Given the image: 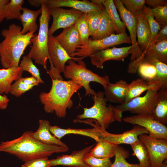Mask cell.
Instances as JSON below:
<instances>
[{
    "label": "cell",
    "instance_id": "cell-1",
    "mask_svg": "<svg viewBox=\"0 0 167 167\" xmlns=\"http://www.w3.org/2000/svg\"><path fill=\"white\" fill-rule=\"evenodd\" d=\"M32 131L24 132L20 137L11 141L2 142L0 152L14 155L23 161L48 157L55 153L67 152L69 147L45 144L32 136Z\"/></svg>",
    "mask_w": 167,
    "mask_h": 167
},
{
    "label": "cell",
    "instance_id": "cell-2",
    "mask_svg": "<svg viewBox=\"0 0 167 167\" xmlns=\"http://www.w3.org/2000/svg\"><path fill=\"white\" fill-rule=\"evenodd\" d=\"M52 80L50 91L48 92H41L39 99L46 113H55L59 118H64L66 115L67 109L73 106L72 96L82 87L71 80Z\"/></svg>",
    "mask_w": 167,
    "mask_h": 167
},
{
    "label": "cell",
    "instance_id": "cell-3",
    "mask_svg": "<svg viewBox=\"0 0 167 167\" xmlns=\"http://www.w3.org/2000/svg\"><path fill=\"white\" fill-rule=\"evenodd\" d=\"M21 29L20 26L12 24L8 28L1 31L4 39L0 43V60L3 68L18 67L24 50L31 44L34 32H28L22 34Z\"/></svg>",
    "mask_w": 167,
    "mask_h": 167
},
{
    "label": "cell",
    "instance_id": "cell-4",
    "mask_svg": "<svg viewBox=\"0 0 167 167\" xmlns=\"http://www.w3.org/2000/svg\"><path fill=\"white\" fill-rule=\"evenodd\" d=\"M41 7L42 11L39 18V31L38 34H35L31 39L32 45L30 46V49L27 56L34 60L36 63L42 66L47 71L49 58L48 49L49 24L51 15L45 0H43Z\"/></svg>",
    "mask_w": 167,
    "mask_h": 167
},
{
    "label": "cell",
    "instance_id": "cell-5",
    "mask_svg": "<svg viewBox=\"0 0 167 167\" xmlns=\"http://www.w3.org/2000/svg\"><path fill=\"white\" fill-rule=\"evenodd\" d=\"M67 62V64L65 66L63 72L64 76L83 87L85 91V96L97 94V92L91 88L90 85L91 82L98 83L102 85L104 88L110 83L108 75L101 76L88 69L85 63L82 60L78 61L77 63L72 59Z\"/></svg>",
    "mask_w": 167,
    "mask_h": 167
},
{
    "label": "cell",
    "instance_id": "cell-6",
    "mask_svg": "<svg viewBox=\"0 0 167 167\" xmlns=\"http://www.w3.org/2000/svg\"><path fill=\"white\" fill-rule=\"evenodd\" d=\"M159 90L149 89L143 96L137 97L127 103L114 106L115 120L121 122L122 113L125 111L135 114H152L159 100Z\"/></svg>",
    "mask_w": 167,
    "mask_h": 167
},
{
    "label": "cell",
    "instance_id": "cell-7",
    "mask_svg": "<svg viewBox=\"0 0 167 167\" xmlns=\"http://www.w3.org/2000/svg\"><path fill=\"white\" fill-rule=\"evenodd\" d=\"M92 98L94 102L93 105L89 108H84L83 113L77 115V118L93 119L106 130L115 121L114 106L107 105V101L103 91H98L96 95L92 96Z\"/></svg>",
    "mask_w": 167,
    "mask_h": 167
},
{
    "label": "cell",
    "instance_id": "cell-8",
    "mask_svg": "<svg viewBox=\"0 0 167 167\" xmlns=\"http://www.w3.org/2000/svg\"><path fill=\"white\" fill-rule=\"evenodd\" d=\"M113 1L119 11L121 19L130 33L131 48L130 53L131 55L130 58L131 62L129 65L132 69L136 70L143 58V52L138 45L136 38L137 19L135 16L126 10L120 0H114Z\"/></svg>",
    "mask_w": 167,
    "mask_h": 167
},
{
    "label": "cell",
    "instance_id": "cell-9",
    "mask_svg": "<svg viewBox=\"0 0 167 167\" xmlns=\"http://www.w3.org/2000/svg\"><path fill=\"white\" fill-rule=\"evenodd\" d=\"M123 43L131 44L130 36L126 32L112 34L100 40L89 38L86 43L79 46L75 52L71 56L85 58L99 51Z\"/></svg>",
    "mask_w": 167,
    "mask_h": 167
},
{
    "label": "cell",
    "instance_id": "cell-10",
    "mask_svg": "<svg viewBox=\"0 0 167 167\" xmlns=\"http://www.w3.org/2000/svg\"><path fill=\"white\" fill-rule=\"evenodd\" d=\"M79 120L78 122L87 124L95 128L100 132L102 140L108 141L115 145L125 144L131 145L137 141L139 136L142 134H149L148 131L144 127L138 125H134L131 130L120 134H114L109 133L101 127L96 121L93 119Z\"/></svg>",
    "mask_w": 167,
    "mask_h": 167
},
{
    "label": "cell",
    "instance_id": "cell-11",
    "mask_svg": "<svg viewBox=\"0 0 167 167\" xmlns=\"http://www.w3.org/2000/svg\"><path fill=\"white\" fill-rule=\"evenodd\" d=\"M147 151L151 167H159L167 158V139H154L146 134L138 137Z\"/></svg>",
    "mask_w": 167,
    "mask_h": 167
},
{
    "label": "cell",
    "instance_id": "cell-12",
    "mask_svg": "<svg viewBox=\"0 0 167 167\" xmlns=\"http://www.w3.org/2000/svg\"><path fill=\"white\" fill-rule=\"evenodd\" d=\"M122 120L124 122L138 125L146 129L148 135L154 139H167V127L155 120L151 114H135L125 117Z\"/></svg>",
    "mask_w": 167,
    "mask_h": 167
},
{
    "label": "cell",
    "instance_id": "cell-13",
    "mask_svg": "<svg viewBox=\"0 0 167 167\" xmlns=\"http://www.w3.org/2000/svg\"><path fill=\"white\" fill-rule=\"evenodd\" d=\"M53 22L49 29V36L53 35L57 30L65 28L74 25L77 19L84 12L71 8L65 9L61 7L49 8Z\"/></svg>",
    "mask_w": 167,
    "mask_h": 167
},
{
    "label": "cell",
    "instance_id": "cell-14",
    "mask_svg": "<svg viewBox=\"0 0 167 167\" xmlns=\"http://www.w3.org/2000/svg\"><path fill=\"white\" fill-rule=\"evenodd\" d=\"M48 49L49 62L60 73L64 72L65 64L69 60L72 59L76 62L85 58L70 56L53 35L49 36Z\"/></svg>",
    "mask_w": 167,
    "mask_h": 167
},
{
    "label": "cell",
    "instance_id": "cell-15",
    "mask_svg": "<svg viewBox=\"0 0 167 167\" xmlns=\"http://www.w3.org/2000/svg\"><path fill=\"white\" fill-rule=\"evenodd\" d=\"M131 46L117 48L113 47L98 51L90 55L92 64L96 68L102 69L105 62L114 60L123 61L130 54Z\"/></svg>",
    "mask_w": 167,
    "mask_h": 167
},
{
    "label": "cell",
    "instance_id": "cell-16",
    "mask_svg": "<svg viewBox=\"0 0 167 167\" xmlns=\"http://www.w3.org/2000/svg\"><path fill=\"white\" fill-rule=\"evenodd\" d=\"M95 144L78 151H73L70 155H64L55 159L49 160L51 167L62 165L69 167H89L84 162L85 156L89 153Z\"/></svg>",
    "mask_w": 167,
    "mask_h": 167
},
{
    "label": "cell",
    "instance_id": "cell-17",
    "mask_svg": "<svg viewBox=\"0 0 167 167\" xmlns=\"http://www.w3.org/2000/svg\"><path fill=\"white\" fill-rule=\"evenodd\" d=\"M45 2L49 8L68 7L85 13L92 11H101L104 8L102 4L84 0H45Z\"/></svg>",
    "mask_w": 167,
    "mask_h": 167
},
{
    "label": "cell",
    "instance_id": "cell-18",
    "mask_svg": "<svg viewBox=\"0 0 167 167\" xmlns=\"http://www.w3.org/2000/svg\"><path fill=\"white\" fill-rule=\"evenodd\" d=\"M55 37L67 53L71 56L81 45L79 33L74 25L64 28L62 32Z\"/></svg>",
    "mask_w": 167,
    "mask_h": 167
},
{
    "label": "cell",
    "instance_id": "cell-19",
    "mask_svg": "<svg viewBox=\"0 0 167 167\" xmlns=\"http://www.w3.org/2000/svg\"><path fill=\"white\" fill-rule=\"evenodd\" d=\"M128 84L120 80L114 83H110L104 88V93L107 102L118 105L123 104L127 96Z\"/></svg>",
    "mask_w": 167,
    "mask_h": 167
},
{
    "label": "cell",
    "instance_id": "cell-20",
    "mask_svg": "<svg viewBox=\"0 0 167 167\" xmlns=\"http://www.w3.org/2000/svg\"><path fill=\"white\" fill-rule=\"evenodd\" d=\"M135 16L138 21L137 42L141 51L143 52L150 45L151 37V32L143 10L139 12Z\"/></svg>",
    "mask_w": 167,
    "mask_h": 167
},
{
    "label": "cell",
    "instance_id": "cell-21",
    "mask_svg": "<svg viewBox=\"0 0 167 167\" xmlns=\"http://www.w3.org/2000/svg\"><path fill=\"white\" fill-rule=\"evenodd\" d=\"M37 130L32 133V136L35 139L49 145L67 147V145L52 134L50 131V125L49 121L41 119L39 121Z\"/></svg>",
    "mask_w": 167,
    "mask_h": 167
},
{
    "label": "cell",
    "instance_id": "cell-22",
    "mask_svg": "<svg viewBox=\"0 0 167 167\" xmlns=\"http://www.w3.org/2000/svg\"><path fill=\"white\" fill-rule=\"evenodd\" d=\"M50 131L53 135L60 140L67 135L72 134L90 137L95 140L96 142L102 140L100 132L94 127L87 129H75L70 128L65 129L60 128L56 126H51Z\"/></svg>",
    "mask_w": 167,
    "mask_h": 167
},
{
    "label": "cell",
    "instance_id": "cell-23",
    "mask_svg": "<svg viewBox=\"0 0 167 167\" xmlns=\"http://www.w3.org/2000/svg\"><path fill=\"white\" fill-rule=\"evenodd\" d=\"M161 87V84L158 81L149 82L141 78L134 80L128 84L127 94L124 103L140 96L143 92L149 89L156 88L160 90Z\"/></svg>",
    "mask_w": 167,
    "mask_h": 167
},
{
    "label": "cell",
    "instance_id": "cell-24",
    "mask_svg": "<svg viewBox=\"0 0 167 167\" xmlns=\"http://www.w3.org/2000/svg\"><path fill=\"white\" fill-rule=\"evenodd\" d=\"M23 72L19 66L0 69V94H8L12 82L21 78Z\"/></svg>",
    "mask_w": 167,
    "mask_h": 167
},
{
    "label": "cell",
    "instance_id": "cell-25",
    "mask_svg": "<svg viewBox=\"0 0 167 167\" xmlns=\"http://www.w3.org/2000/svg\"><path fill=\"white\" fill-rule=\"evenodd\" d=\"M22 11L20 20L23 26L21 33L24 34L28 32H35L38 28L36 21L38 16L41 13V8L34 11L23 7Z\"/></svg>",
    "mask_w": 167,
    "mask_h": 167
},
{
    "label": "cell",
    "instance_id": "cell-26",
    "mask_svg": "<svg viewBox=\"0 0 167 167\" xmlns=\"http://www.w3.org/2000/svg\"><path fill=\"white\" fill-rule=\"evenodd\" d=\"M143 56L167 63V40L151 43L143 52Z\"/></svg>",
    "mask_w": 167,
    "mask_h": 167
},
{
    "label": "cell",
    "instance_id": "cell-27",
    "mask_svg": "<svg viewBox=\"0 0 167 167\" xmlns=\"http://www.w3.org/2000/svg\"><path fill=\"white\" fill-rule=\"evenodd\" d=\"M115 30L113 23L104 8L101 12V17L97 30L92 36L93 40L101 39L114 34Z\"/></svg>",
    "mask_w": 167,
    "mask_h": 167
},
{
    "label": "cell",
    "instance_id": "cell-28",
    "mask_svg": "<svg viewBox=\"0 0 167 167\" xmlns=\"http://www.w3.org/2000/svg\"><path fill=\"white\" fill-rule=\"evenodd\" d=\"M117 145L105 140L96 142L89 153V155L98 158H111L115 156Z\"/></svg>",
    "mask_w": 167,
    "mask_h": 167
},
{
    "label": "cell",
    "instance_id": "cell-29",
    "mask_svg": "<svg viewBox=\"0 0 167 167\" xmlns=\"http://www.w3.org/2000/svg\"><path fill=\"white\" fill-rule=\"evenodd\" d=\"M159 99L152 114L154 119L161 124H167V88L158 91Z\"/></svg>",
    "mask_w": 167,
    "mask_h": 167
},
{
    "label": "cell",
    "instance_id": "cell-30",
    "mask_svg": "<svg viewBox=\"0 0 167 167\" xmlns=\"http://www.w3.org/2000/svg\"><path fill=\"white\" fill-rule=\"evenodd\" d=\"M101 4L108 14L116 34L126 33V26L120 19L113 0H104Z\"/></svg>",
    "mask_w": 167,
    "mask_h": 167
},
{
    "label": "cell",
    "instance_id": "cell-31",
    "mask_svg": "<svg viewBox=\"0 0 167 167\" xmlns=\"http://www.w3.org/2000/svg\"><path fill=\"white\" fill-rule=\"evenodd\" d=\"M143 62L151 64L155 66L156 70V76L155 81L160 83L161 89L167 88V64L156 59L146 57H144Z\"/></svg>",
    "mask_w": 167,
    "mask_h": 167
},
{
    "label": "cell",
    "instance_id": "cell-32",
    "mask_svg": "<svg viewBox=\"0 0 167 167\" xmlns=\"http://www.w3.org/2000/svg\"><path fill=\"white\" fill-rule=\"evenodd\" d=\"M131 146L133 151L132 155L138 159L139 167H151L148 154L143 143L139 139Z\"/></svg>",
    "mask_w": 167,
    "mask_h": 167
},
{
    "label": "cell",
    "instance_id": "cell-33",
    "mask_svg": "<svg viewBox=\"0 0 167 167\" xmlns=\"http://www.w3.org/2000/svg\"><path fill=\"white\" fill-rule=\"evenodd\" d=\"M23 0H11L5 8V19L7 20L13 19L20 20L22 11Z\"/></svg>",
    "mask_w": 167,
    "mask_h": 167
},
{
    "label": "cell",
    "instance_id": "cell-34",
    "mask_svg": "<svg viewBox=\"0 0 167 167\" xmlns=\"http://www.w3.org/2000/svg\"><path fill=\"white\" fill-rule=\"evenodd\" d=\"M130 156L129 151L123 147L117 146L115 155V159L110 167H139V164H131L127 162L126 159Z\"/></svg>",
    "mask_w": 167,
    "mask_h": 167
},
{
    "label": "cell",
    "instance_id": "cell-35",
    "mask_svg": "<svg viewBox=\"0 0 167 167\" xmlns=\"http://www.w3.org/2000/svg\"><path fill=\"white\" fill-rule=\"evenodd\" d=\"M19 66L23 71H27L30 73L39 84L44 83V81L40 77L39 69L33 64L32 59L27 55L23 57Z\"/></svg>",
    "mask_w": 167,
    "mask_h": 167
},
{
    "label": "cell",
    "instance_id": "cell-36",
    "mask_svg": "<svg viewBox=\"0 0 167 167\" xmlns=\"http://www.w3.org/2000/svg\"><path fill=\"white\" fill-rule=\"evenodd\" d=\"M141 78L147 82H151L155 80L156 76V67L152 64L143 62L137 68Z\"/></svg>",
    "mask_w": 167,
    "mask_h": 167
},
{
    "label": "cell",
    "instance_id": "cell-37",
    "mask_svg": "<svg viewBox=\"0 0 167 167\" xmlns=\"http://www.w3.org/2000/svg\"><path fill=\"white\" fill-rule=\"evenodd\" d=\"M74 25L80 35L81 45H83L87 42L90 36L89 28L86 19V13H84L77 19Z\"/></svg>",
    "mask_w": 167,
    "mask_h": 167
},
{
    "label": "cell",
    "instance_id": "cell-38",
    "mask_svg": "<svg viewBox=\"0 0 167 167\" xmlns=\"http://www.w3.org/2000/svg\"><path fill=\"white\" fill-rule=\"evenodd\" d=\"M143 10L147 19L151 32L150 44L157 35L161 26L155 20L151 8L144 6Z\"/></svg>",
    "mask_w": 167,
    "mask_h": 167
},
{
    "label": "cell",
    "instance_id": "cell-39",
    "mask_svg": "<svg viewBox=\"0 0 167 167\" xmlns=\"http://www.w3.org/2000/svg\"><path fill=\"white\" fill-rule=\"evenodd\" d=\"M101 11H92L86 13L90 35L91 36L94 35L97 29L101 19Z\"/></svg>",
    "mask_w": 167,
    "mask_h": 167
},
{
    "label": "cell",
    "instance_id": "cell-40",
    "mask_svg": "<svg viewBox=\"0 0 167 167\" xmlns=\"http://www.w3.org/2000/svg\"><path fill=\"white\" fill-rule=\"evenodd\" d=\"M34 86L33 85H29L24 82L21 78L11 84L10 88L9 93L15 96L19 97Z\"/></svg>",
    "mask_w": 167,
    "mask_h": 167
},
{
    "label": "cell",
    "instance_id": "cell-41",
    "mask_svg": "<svg viewBox=\"0 0 167 167\" xmlns=\"http://www.w3.org/2000/svg\"><path fill=\"white\" fill-rule=\"evenodd\" d=\"M84 161L89 167H110L112 163L109 158H98L89 153L84 157Z\"/></svg>",
    "mask_w": 167,
    "mask_h": 167
},
{
    "label": "cell",
    "instance_id": "cell-42",
    "mask_svg": "<svg viewBox=\"0 0 167 167\" xmlns=\"http://www.w3.org/2000/svg\"><path fill=\"white\" fill-rule=\"evenodd\" d=\"M121 1L126 10L135 16L139 12L143 10L145 3V0H121Z\"/></svg>",
    "mask_w": 167,
    "mask_h": 167
},
{
    "label": "cell",
    "instance_id": "cell-43",
    "mask_svg": "<svg viewBox=\"0 0 167 167\" xmlns=\"http://www.w3.org/2000/svg\"><path fill=\"white\" fill-rule=\"evenodd\" d=\"M151 10L155 20L161 26L167 24V4Z\"/></svg>",
    "mask_w": 167,
    "mask_h": 167
},
{
    "label": "cell",
    "instance_id": "cell-44",
    "mask_svg": "<svg viewBox=\"0 0 167 167\" xmlns=\"http://www.w3.org/2000/svg\"><path fill=\"white\" fill-rule=\"evenodd\" d=\"M48 157L35 158L28 160L21 167H50Z\"/></svg>",
    "mask_w": 167,
    "mask_h": 167
},
{
    "label": "cell",
    "instance_id": "cell-45",
    "mask_svg": "<svg viewBox=\"0 0 167 167\" xmlns=\"http://www.w3.org/2000/svg\"><path fill=\"white\" fill-rule=\"evenodd\" d=\"M166 40H167V24L161 26L157 35L151 43Z\"/></svg>",
    "mask_w": 167,
    "mask_h": 167
},
{
    "label": "cell",
    "instance_id": "cell-46",
    "mask_svg": "<svg viewBox=\"0 0 167 167\" xmlns=\"http://www.w3.org/2000/svg\"><path fill=\"white\" fill-rule=\"evenodd\" d=\"M9 0H0V23L5 19V10Z\"/></svg>",
    "mask_w": 167,
    "mask_h": 167
},
{
    "label": "cell",
    "instance_id": "cell-47",
    "mask_svg": "<svg viewBox=\"0 0 167 167\" xmlns=\"http://www.w3.org/2000/svg\"><path fill=\"white\" fill-rule=\"evenodd\" d=\"M167 0H146L145 3L152 6V8L157 6H164L167 4Z\"/></svg>",
    "mask_w": 167,
    "mask_h": 167
},
{
    "label": "cell",
    "instance_id": "cell-48",
    "mask_svg": "<svg viewBox=\"0 0 167 167\" xmlns=\"http://www.w3.org/2000/svg\"><path fill=\"white\" fill-rule=\"evenodd\" d=\"M9 99L6 95H2L0 94V109H6L8 105Z\"/></svg>",
    "mask_w": 167,
    "mask_h": 167
},
{
    "label": "cell",
    "instance_id": "cell-49",
    "mask_svg": "<svg viewBox=\"0 0 167 167\" xmlns=\"http://www.w3.org/2000/svg\"><path fill=\"white\" fill-rule=\"evenodd\" d=\"M28 2L31 5L36 7H38L41 6L43 2V0H29Z\"/></svg>",
    "mask_w": 167,
    "mask_h": 167
},
{
    "label": "cell",
    "instance_id": "cell-50",
    "mask_svg": "<svg viewBox=\"0 0 167 167\" xmlns=\"http://www.w3.org/2000/svg\"><path fill=\"white\" fill-rule=\"evenodd\" d=\"M159 167H167V160H165Z\"/></svg>",
    "mask_w": 167,
    "mask_h": 167
}]
</instances>
